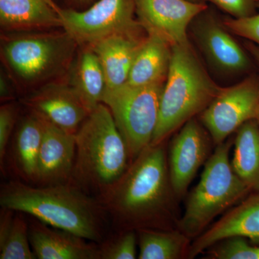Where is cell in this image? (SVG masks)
Wrapping results in <instances>:
<instances>
[{"instance_id":"obj_1","label":"cell","mask_w":259,"mask_h":259,"mask_svg":"<svg viewBox=\"0 0 259 259\" xmlns=\"http://www.w3.org/2000/svg\"><path fill=\"white\" fill-rule=\"evenodd\" d=\"M175 198L161 143L145 148L115 183L100 192L98 201L125 230L163 229L171 219Z\"/></svg>"},{"instance_id":"obj_2","label":"cell","mask_w":259,"mask_h":259,"mask_svg":"<svg viewBox=\"0 0 259 259\" xmlns=\"http://www.w3.org/2000/svg\"><path fill=\"white\" fill-rule=\"evenodd\" d=\"M0 204L88 241L100 242L103 237L105 209L72 183L34 187L11 181L2 188Z\"/></svg>"},{"instance_id":"obj_3","label":"cell","mask_w":259,"mask_h":259,"mask_svg":"<svg viewBox=\"0 0 259 259\" xmlns=\"http://www.w3.org/2000/svg\"><path fill=\"white\" fill-rule=\"evenodd\" d=\"M190 44L172 47L159 116L152 141L161 144L194 116L207 108L219 92Z\"/></svg>"},{"instance_id":"obj_4","label":"cell","mask_w":259,"mask_h":259,"mask_svg":"<svg viewBox=\"0 0 259 259\" xmlns=\"http://www.w3.org/2000/svg\"><path fill=\"white\" fill-rule=\"evenodd\" d=\"M129 154L110 109L100 104L76 133V157L71 181L100 192L128 167Z\"/></svg>"},{"instance_id":"obj_5","label":"cell","mask_w":259,"mask_h":259,"mask_svg":"<svg viewBox=\"0 0 259 259\" xmlns=\"http://www.w3.org/2000/svg\"><path fill=\"white\" fill-rule=\"evenodd\" d=\"M232 142L217 145L191 192L178 229L190 238L202 234L213 220L251 192L235 173L229 153Z\"/></svg>"},{"instance_id":"obj_6","label":"cell","mask_w":259,"mask_h":259,"mask_svg":"<svg viewBox=\"0 0 259 259\" xmlns=\"http://www.w3.org/2000/svg\"><path fill=\"white\" fill-rule=\"evenodd\" d=\"M164 83L143 87L125 83L120 88L105 90L102 103L111 112L131 161L152 141Z\"/></svg>"},{"instance_id":"obj_7","label":"cell","mask_w":259,"mask_h":259,"mask_svg":"<svg viewBox=\"0 0 259 259\" xmlns=\"http://www.w3.org/2000/svg\"><path fill=\"white\" fill-rule=\"evenodd\" d=\"M76 44L66 32L25 35L5 42L3 55L19 77L26 81H40L64 68Z\"/></svg>"},{"instance_id":"obj_8","label":"cell","mask_w":259,"mask_h":259,"mask_svg":"<svg viewBox=\"0 0 259 259\" xmlns=\"http://www.w3.org/2000/svg\"><path fill=\"white\" fill-rule=\"evenodd\" d=\"M133 0H99L83 12L58 10L61 27L77 44L88 47L116 34L141 32Z\"/></svg>"},{"instance_id":"obj_9","label":"cell","mask_w":259,"mask_h":259,"mask_svg":"<svg viewBox=\"0 0 259 259\" xmlns=\"http://www.w3.org/2000/svg\"><path fill=\"white\" fill-rule=\"evenodd\" d=\"M258 107L259 77L252 76L229 88H221L201 113V121L217 146L247 121L255 119Z\"/></svg>"},{"instance_id":"obj_10","label":"cell","mask_w":259,"mask_h":259,"mask_svg":"<svg viewBox=\"0 0 259 259\" xmlns=\"http://www.w3.org/2000/svg\"><path fill=\"white\" fill-rule=\"evenodd\" d=\"M135 6L147 34L161 37L172 47L190 44L189 25L207 9L204 3L191 0H136Z\"/></svg>"},{"instance_id":"obj_11","label":"cell","mask_w":259,"mask_h":259,"mask_svg":"<svg viewBox=\"0 0 259 259\" xmlns=\"http://www.w3.org/2000/svg\"><path fill=\"white\" fill-rule=\"evenodd\" d=\"M210 147L209 138L193 118L186 122L172 140L168 156V171L177 199L185 195L199 168L208 160Z\"/></svg>"},{"instance_id":"obj_12","label":"cell","mask_w":259,"mask_h":259,"mask_svg":"<svg viewBox=\"0 0 259 259\" xmlns=\"http://www.w3.org/2000/svg\"><path fill=\"white\" fill-rule=\"evenodd\" d=\"M234 237L259 245V192H253L197 237L190 245L187 258H193L216 243Z\"/></svg>"},{"instance_id":"obj_13","label":"cell","mask_w":259,"mask_h":259,"mask_svg":"<svg viewBox=\"0 0 259 259\" xmlns=\"http://www.w3.org/2000/svg\"><path fill=\"white\" fill-rule=\"evenodd\" d=\"M31 112L42 120L76 134L90 112L69 84L51 83L25 100Z\"/></svg>"},{"instance_id":"obj_14","label":"cell","mask_w":259,"mask_h":259,"mask_svg":"<svg viewBox=\"0 0 259 259\" xmlns=\"http://www.w3.org/2000/svg\"><path fill=\"white\" fill-rule=\"evenodd\" d=\"M44 122L37 182L47 185L66 183L71 180L74 166L76 134L65 131L47 121Z\"/></svg>"},{"instance_id":"obj_15","label":"cell","mask_w":259,"mask_h":259,"mask_svg":"<svg viewBox=\"0 0 259 259\" xmlns=\"http://www.w3.org/2000/svg\"><path fill=\"white\" fill-rule=\"evenodd\" d=\"M29 239L39 259H100L99 246L37 220L29 226Z\"/></svg>"},{"instance_id":"obj_16","label":"cell","mask_w":259,"mask_h":259,"mask_svg":"<svg viewBox=\"0 0 259 259\" xmlns=\"http://www.w3.org/2000/svg\"><path fill=\"white\" fill-rule=\"evenodd\" d=\"M146 37L141 36V32L116 34L88 47L100 59L106 79V89L113 90L125 84Z\"/></svg>"},{"instance_id":"obj_17","label":"cell","mask_w":259,"mask_h":259,"mask_svg":"<svg viewBox=\"0 0 259 259\" xmlns=\"http://www.w3.org/2000/svg\"><path fill=\"white\" fill-rule=\"evenodd\" d=\"M197 37L204 54L218 69L238 73L249 67V59L245 51L219 24L213 21L201 24Z\"/></svg>"},{"instance_id":"obj_18","label":"cell","mask_w":259,"mask_h":259,"mask_svg":"<svg viewBox=\"0 0 259 259\" xmlns=\"http://www.w3.org/2000/svg\"><path fill=\"white\" fill-rule=\"evenodd\" d=\"M172 56V47L166 40L148 35L136 55L126 84L143 87L166 81Z\"/></svg>"},{"instance_id":"obj_19","label":"cell","mask_w":259,"mask_h":259,"mask_svg":"<svg viewBox=\"0 0 259 259\" xmlns=\"http://www.w3.org/2000/svg\"><path fill=\"white\" fill-rule=\"evenodd\" d=\"M58 10L51 0H0V22L8 29L61 27Z\"/></svg>"},{"instance_id":"obj_20","label":"cell","mask_w":259,"mask_h":259,"mask_svg":"<svg viewBox=\"0 0 259 259\" xmlns=\"http://www.w3.org/2000/svg\"><path fill=\"white\" fill-rule=\"evenodd\" d=\"M88 48L75 61L69 85L91 112L102 103L107 83L98 56L91 48Z\"/></svg>"},{"instance_id":"obj_21","label":"cell","mask_w":259,"mask_h":259,"mask_svg":"<svg viewBox=\"0 0 259 259\" xmlns=\"http://www.w3.org/2000/svg\"><path fill=\"white\" fill-rule=\"evenodd\" d=\"M231 165L251 192H259V126L255 119L236 131Z\"/></svg>"},{"instance_id":"obj_22","label":"cell","mask_w":259,"mask_h":259,"mask_svg":"<svg viewBox=\"0 0 259 259\" xmlns=\"http://www.w3.org/2000/svg\"><path fill=\"white\" fill-rule=\"evenodd\" d=\"M44 134V120L31 112L23 117L15 135L13 148L15 165L28 180L37 181V163Z\"/></svg>"},{"instance_id":"obj_23","label":"cell","mask_w":259,"mask_h":259,"mask_svg":"<svg viewBox=\"0 0 259 259\" xmlns=\"http://www.w3.org/2000/svg\"><path fill=\"white\" fill-rule=\"evenodd\" d=\"M140 259H178L187 256L190 239L180 230L139 229Z\"/></svg>"},{"instance_id":"obj_24","label":"cell","mask_w":259,"mask_h":259,"mask_svg":"<svg viewBox=\"0 0 259 259\" xmlns=\"http://www.w3.org/2000/svg\"><path fill=\"white\" fill-rule=\"evenodd\" d=\"M15 211L3 208L0 217V258L35 259L29 239V226Z\"/></svg>"},{"instance_id":"obj_25","label":"cell","mask_w":259,"mask_h":259,"mask_svg":"<svg viewBox=\"0 0 259 259\" xmlns=\"http://www.w3.org/2000/svg\"><path fill=\"white\" fill-rule=\"evenodd\" d=\"M212 247L209 258L259 259V245H250L241 237L223 240Z\"/></svg>"},{"instance_id":"obj_26","label":"cell","mask_w":259,"mask_h":259,"mask_svg":"<svg viewBox=\"0 0 259 259\" xmlns=\"http://www.w3.org/2000/svg\"><path fill=\"white\" fill-rule=\"evenodd\" d=\"M137 236L134 230H125L99 246L101 259H134L137 256Z\"/></svg>"},{"instance_id":"obj_27","label":"cell","mask_w":259,"mask_h":259,"mask_svg":"<svg viewBox=\"0 0 259 259\" xmlns=\"http://www.w3.org/2000/svg\"><path fill=\"white\" fill-rule=\"evenodd\" d=\"M224 26L235 35L244 37L259 47V12L245 18L228 19L224 21Z\"/></svg>"},{"instance_id":"obj_28","label":"cell","mask_w":259,"mask_h":259,"mask_svg":"<svg viewBox=\"0 0 259 259\" xmlns=\"http://www.w3.org/2000/svg\"><path fill=\"white\" fill-rule=\"evenodd\" d=\"M17 118L16 108L13 105H5L0 108V161L3 165L7 148Z\"/></svg>"},{"instance_id":"obj_29","label":"cell","mask_w":259,"mask_h":259,"mask_svg":"<svg viewBox=\"0 0 259 259\" xmlns=\"http://www.w3.org/2000/svg\"><path fill=\"white\" fill-rule=\"evenodd\" d=\"M223 11L234 17L242 18L255 14V0H208Z\"/></svg>"},{"instance_id":"obj_30","label":"cell","mask_w":259,"mask_h":259,"mask_svg":"<svg viewBox=\"0 0 259 259\" xmlns=\"http://www.w3.org/2000/svg\"><path fill=\"white\" fill-rule=\"evenodd\" d=\"M0 95H1L2 100L9 98L12 95L9 83L3 75H1V78H0Z\"/></svg>"},{"instance_id":"obj_31","label":"cell","mask_w":259,"mask_h":259,"mask_svg":"<svg viewBox=\"0 0 259 259\" xmlns=\"http://www.w3.org/2000/svg\"><path fill=\"white\" fill-rule=\"evenodd\" d=\"M247 49L259 65V47L258 46L255 45L253 42H249L247 45Z\"/></svg>"},{"instance_id":"obj_32","label":"cell","mask_w":259,"mask_h":259,"mask_svg":"<svg viewBox=\"0 0 259 259\" xmlns=\"http://www.w3.org/2000/svg\"><path fill=\"white\" fill-rule=\"evenodd\" d=\"M255 120H256L257 123H258V125L259 126V107L258 112H257L256 116H255Z\"/></svg>"},{"instance_id":"obj_33","label":"cell","mask_w":259,"mask_h":259,"mask_svg":"<svg viewBox=\"0 0 259 259\" xmlns=\"http://www.w3.org/2000/svg\"><path fill=\"white\" fill-rule=\"evenodd\" d=\"M79 2H81V3H86V2L90 1V0H78Z\"/></svg>"},{"instance_id":"obj_34","label":"cell","mask_w":259,"mask_h":259,"mask_svg":"<svg viewBox=\"0 0 259 259\" xmlns=\"http://www.w3.org/2000/svg\"><path fill=\"white\" fill-rule=\"evenodd\" d=\"M191 1L197 2V0H191Z\"/></svg>"},{"instance_id":"obj_35","label":"cell","mask_w":259,"mask_h":259,"mask_svg":"<svg viewBox=\"0 0 259 259\" xmlns=\"http://www.w3.org/2000/svg\"><path fill=\"white\" fill-rule=\"evenodd\" d=\"M255 2H259V0H255Z\"/></svg>"}]
</instances>
